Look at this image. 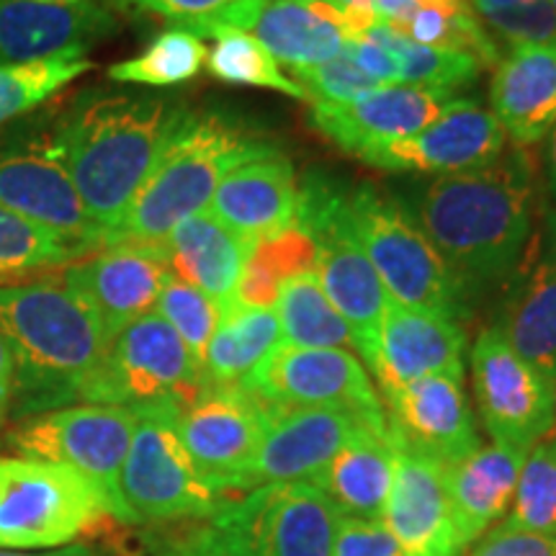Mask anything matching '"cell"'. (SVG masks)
Listing matches in <instances>:
<instances>
[{"label":"cell","mask_w":556,"mask_h":556,"mask_svg":"<svg viewBox=\"0 0 556 556\" xmlns=\"http://www.w3.org/2000/svg\"><path fill=\"white\" fill-rule=\"evenodd\" d=\"M536 189L533 152L513 144L490 165L430 180L417 225L462 287L505 283L536 227Z\"/></svg>","instance_id":"cell-1"},{"label":"cell","mask_w":556,"mask_h":556,"mask_svg":"<svg viewBox=\"0 0 556 556\" xmlns=\"http://www.w3.org/2000/svg\"><path fill=\"white\" fill-rule=\"evenodd\" d=\"M0 336L13 356V422L80 405L111 345L99 315L62 274L0 287Z\"/></svg>","instance_id":"cell-2"},{"label":"cell","mask_w":556,"mask_h":556,"mask_svg":"<svg viewBox=\"0 0 556 556\" xmlns=\"http://www.w3.org/2000/svg\"><path fill=\"white\" fill-rule=\"evenodd\" d=\"M184 114L157 96L88 90L62 116L52 148L109 240Z\"/></svg>","instance_id":"cell-3"},{"label":"cell","mask_w":556,"mask_h":556,"mask_svg":"<svg viewBox=\"0 0 556 556\" xmlns=\"http://www.w3.org/2000/svg\"><path fill=\"white\" fill-rule=\"evenodd\" d=\"M276 148L219 111H186L137 191L111 242L163 245L180 222L206 212L219 184L238 165Z\"/></svg>","instance_id":"cell-4"},{"label":"cell","mask_w":556,"mask_h":556,"mask_svg":"<svg viewBox=\"0 0 556 556\" xmlns=\"http://www.w3.org/2000/svg\"><path fill=\"white\" fill-rule=\"evenodd\" d=\"M343 212L353 240L394 304L451 319L464 315L467 302L462 281L397 201L387 199L374 186H356L345 189Z\"/></svg>","instance_id":"cell-5"},{"label":"cell","mask_w":556,"mask_h":556,"mask_svg":"<svg viewBox=\"0 0 556 556\" xmlns=\"http://www.w3.org/2000/svg\"><path fill=\"white\" fill-rule=\"evenodd\" d=\"M114 507L93 479L65 464L0 456V548L45 552L109 523Z\"/></svg>","instance_id":"cell-6"},{"label":"cell","mask_w":556,"mask_h":556,"mask_svg":"<svg viewBox=\"0 0 556 556\" xmlns=\"http://www.w3.org/2000/svg\"><path fill=\"white\" fill-rule=\"evenodd\" d=\"M343 193L345 189L330 178L309 176L299 186L294 227L304 229L315 242V276L319 287L345 319L356 340V351L371 368L381 319L392 299L345 225Z\"/></svg>","instance_id":"cell-7"},{"label":"cell","mask_w":556,"mask_h":556,"mask_svg":"<svg viewBox=\"0 0 556 556\" xmlns=\"http://www.w3.org/2000/svg\"><path fill=\"white\" fill-rule=\"evenodd\" d=\"M178 407L137 409L119 492L129 526H173L212 520L227 497L193 467L178 435Z\"/></svg>","instance_id":"cell-8"},{"label":"cell","mask_w":556,"mask_h":556,"mask_svg":"<svg viewBox=\"0 0 556 556\" xmlns=\"http://www.w3.org/2000/svg\"><path fill=\"white\" fill-rule=\"evenodd\" d=\"M204 368L157 312L135 319L111 340L96 377L83 392L88 405L184 409L204 389Z\"/></svg>","instance_id":"cell-9"},{"label":"cell","mask_w":556,"mask_h":556,"mask_svg":"<svg viewBox=\"0 0 556 556\" xmlns=\"http://www.w3.org/2000/svg\"><path fill=\"white\" fill-rule=\"evenodd\" d=\"M343 513L307 479L227 497L208 523L238 556H330Z\"/></svg>","instance_id":"cell-10"},{"label":"cell","mask_w":556,"mask_h":556,"mask_svg":"<svg viewBox=\"0 0 556 556\" xmlns=\"http://www.w3.org/2000/svg\"><path fill=\"white\" fill-rule=\"evenodd\" d=\"M137 413L116 405H70L13 422L5 443L21 458L65 464L106 492L114 518L129 526L119 477L135 435Z\"/></svg>","instance_id":"cell-11"},{"label":"cell","mask_w":556,"mask_h":556,"mask_svg":"<svg viewBox=\"0 0 556 556\" xmlns=\"http://www.w3.org/2000/svg\"><path fill=\"white\" fill-rule=\"evenodd\" d=\"M242 387L268 409H345L389 435L384 400L353 351L281 343Z\"/></svg>","instance_id":"cell-12"},{"label":"cell","mask_w":556,"mask_h":556,"mask_svg":"<svg viewBox=\"0 0 556 556\" xmlns=\"http://www.w3.org/2000/svg\"><path fill=\"white\" fill-rule=\"evenodd\" d=\"M471 387L492 443L528 454L556 428L554 384L513 351L497 328L471 345Z\"/></svg>","instance_id":"cell-13"},{"label":"cell","mask_w":556,"mask_h":556,"mask_svg":"<svg viewBox=\"0 0 556 556\" xmlns=\"http://www.w3.org/2000/svg\"><path fill=\"white\" fill-rule=\"evenodd\" d=\"M0 206L45 229L80 261L109 245V235L88 214L52 139L0 148Z\"/></svg>","instance_id":"cell-14"},{"label":"cell","mask_w":556,"mask_h":556,"mask_svg":"<svg viewBox=\"0 0 556 556\" xmlns=\"http://www.w3.org/2000/svg\"><path fill=\"white\" fill-rule=\"evenodd\" d=\"M270 409L242 384H204L178 415V435L193 467L222 497L240 495Z\"/></svg>","instance_id":"cell-15"},{"label":"cell","mask_w":556,"mask_h":556,"mask_svg":"<svg viewBox=\"0 0 556 556\" xmlns=\"http://www.w3.org/2000/svg\"><path fill=\"white\" fill-rule=\"evenodd\" d=\"M513 351L556 381V208H544L518 266L505 278L497 325Z\"/></svg>","instance_id":"cell-16"},{"label":"cell","mask_w":556,"mask_h":556,"mask_svg":"<svg viewBox=\"0 0 556 556\" xmlns=\"http://www.w3.org/2000/svg\"><path fill=\"white\" fill-rule=\"evenodd\" d=\"M389 438L397 448L448 464L482 446L464 379L433 374L384 394Z\"/></svg>","instance_id":"cell-17"},{"label":"cell","mask_w":556,"mask_h":556,"mask_svg":"<svg viewBox=\"0 0 556 556\" xmlns=\"http://www.w3.org/2000/svg\"><path fill=\"white\" fill-rule=\"evenodd\" d=\"M168 276L165 248L139 242H111L62 270L67 287L86 299L111 340L135 319L155 312Z\"/></svg>","instance_id":"cell-18"},{"label":"cell","mask_w":556,"mask_h":556,"mask_svg":"<svg viewBox=\"0 0 556 556\" xmlns=\"http://www.w3.org/2000/svg\"><path fill=\"white\" fill-rule=\"evenodd\" d=\"M507 148V137L492 111L469 99H454L433 124L413 137L366 150L358 160L381 170L462 173L482 168Z\"/></svg>","instance_id":"cell-19"},{"label":"cell","mask_w":556,"mask_h":556,"mask_svg":"<svg viewBox=\"0 0 556 556\" xmlns=\"http://www.w3.org/2000/svg\"><path fill=\"white\" fill-rule=\"evenodd\" d=\"M368 430L374 428L345 409H270L261 446L240 482V495L261 484L312 479L338 451Z\"/></svg>","instance_id":"cell-20"},{"label":"cell","mask_w":556,"mask_h":556,"mask_svg":"<svg viewBox=\"0 0 556 556\" xmlns=\"http://www.w3.org/2000/svg\"><path fill=\"white\" fill-rule=\"evenodd\" d=\"M454 93L394 83L348 103H312L309 124L340 150L361 157L379 144L413 137L433 124Z\"/></svg>","instance_id":"cell-21"},{"label":"cell","mask_w":556,"mask_h":556,"mask_svg":"<svg viewBox=\"0 0 556 556\" xmlns=\"http://www.w3.org/2000/svg\"><path fill=\"white\" fill-rule=\"evenodd\" d=\"M114 29L96 0H0V67L83 58Z\"/></svg>","instance_id":"cell-22"},{"label":"cell","mask_w":556,"mask_h":556,"mask_svg":"<svg viewBox=\"0 0 556 556\" xmlns=\"http://www.w3.org/2000/svg\"><path fill=\"white\" fill-rule=\"evenodd\" d=\"M464 353L467 332L456 319L389 302L371 371L377 374L381 394L433 374L464 379Z\"/></svg>","instance_id":"cell-23"},{"label":"cell","mask_w":556,"mask_h":556,"mask_svg":"<svg viewBox=\"0 0 556 556\" xmlns=\"http://www.w3.org/2000/svg\"><path fill=\"white\" fill-rule=\"evenodd\" d=\"M381 520L405 556H462L451 516L446 469L433 458L397 448L392 490Z\"/></svg>","instance_id":"cell-24"},{"label":"cell","mask_w":556,"mask_h":556,"mask_svg":"<svg viewBox=\"0 0 556 556\" xmlns=\"http://www.w3.org/2000/svg\"><path fill=\"white\" fill-rule=\"evenodd\" d=\"M296 204L294 165L276 150L227 173L206 212L250 245L294 227Z\"/></svg>","instance_id":"cell-25"},{"label":"cell","mask_w":556,"mask_h":556,"mask_svg":"<svg viewBox=\"0 0 556 556\" xmlns=\"http://www.w3.org/2000/svg\"><path fill=\"white\" fill-rule=\"evenodd\" d=\"M492 116L518 148H533L556 124V41L510 47L490 86Z\"/></svg>","instance_id":"cell-26"},{"label":"cell","mask_w":556,"mask_h":556,"mask_svg":"<svg viewBox=\"0 0 556 556\" xmlns=\"http://www.w3.org/2000/svg\"><path fill=\"white\" fill-rule=\"evenodd\" d=\"M523 458L518 451L490 443L443 467L462 554L510 513Z\"/></svg>","instance_id":"cell-27"},{"label":"cell","mask_w":556,"mask_h":556,"mask_svg":"<svg viewBox=\"0 0 556 556\" xmlns=\"http://www.w3.org/2000/svg\"><path fill=\"white\" fill-rule=\"evenodd\" d=\"M253 37L278 65L299 73L338 58L351 29L336 0H268L255 18Z\"/></svg>","instance_id":"cell-28"},{"label":"cell","mask_w":556,"mask_h":556,"mask_svg":"<svg viewBox=\"0 0 556 556\" xmlns=\"http://www.w3.org/2000/svg\"><path fill=\"white\" fill-rule=\"evenodd\" d=\"M170 274L204 291L227 312L235 304L248 242L232 235L208 212L184 219L163 242Z\"/></svg>","instance_id":"cell-29"},{"label":"cell","mask_w":556,"mask_h":556,"mask_svg":"<svg viewBox=\"0 0 556 556\" xmlns=\"http://www.w3.org/2000/svg\"><path fill=\"white\" fill-rule=\"evenodd\" d=\"M392 438L374 430L353 438L336 458L307 479L343 516L381 520L394 477Z\"/></svg>","instance_id":"cell-30"},{"label":"cell","mask_w":556,"mask_h":556,"mask_svg":"<svg viewBox=\"0 0 556 556\" xmlns=\"http://www.w3.org/2000/svg\"><path fill=\"white\" fill-rule=\"evenodd\" d=\"M281 345V325L274 309L232 304L222 312L219 328L204 356L206 384H242Z\"/></svg>","instance_id":"cell-31"},{"label":"cell","mask_w":556,"mask_h":556,"mask_svg":"<svg viewBox=\"0 0 556 556\" xmlns=\"http://www.w3.org/2000/svg\"><path fill=\"white\" fill-rule=\"evenodd\" d=\"M315 242L299 227L250 242L235 304L248 309H274L278 291L289 278L315 270Z\"/></svg>","instance_id":"cell-32"},{"label":"cell","mask_w":556,"mask_h":556,"mask_svg":"<svg viewBox=\"0 0 556 556\" xmlns=\"http://www.w3.org/2000/svg\"><path fill=\"white\" fill-rule=\"evenodd\" d=\"M276 317L281 343L299 348H356L351 328L319 287L315 270L289 278L278 291Z\"/></svg>","instance_id":"cell-33"},{"label":"cell","mask_w":556,"mask_h":556,"mask_svg":"<svg viewBox=\"0 0 556 556\" xmlns=\"http://www.w3.org/2000/svg\"><path fill=\"white\" fill-rule=\"evenodd\" d=\"M366 37L392 52L400 65V83H407V86H426L454 93L458 88L471 86L482 73V65L467 54L417 45L407 34L392 29L384 21L371 26Z\"/></svg>","instance_id":"cell-34"},{"label":"cell","mask_w":556,"mask_h":556,"mask_svg":"<svg viewBox=\"0 0 556 556\" xmlns=\"http://www.w3.org/2000/svg\"><path fill=\"white\" fill-rule=\"evenodd\" d=\"M405 34L417 45L467 54L482 67H497L500 60H503L495 39L484 29L482 18L471 11L467 0L417 9L415 16L409 18Z\"/></svg>","instance_id":"cell-35"},{"label":"cell","mask_w":556,"mask_h":556,"mask_svg":"<svg viewBox=\"0 0 556 556\" xmlns=\"http://www.w3.org/2000/svg\"><path fill=\"white\" fill-rule=\"evenodd\" d=\"M206 58V45L197 34L173 26L160 34L142 54L111 65L109 78L116 83H135V86L168 88L197 78Z\"/></svg>","instance_id":"cell-36"},{"label":"cell","mask_w":556,"mask_h":556,"mask_svg":"<svg viewBox=\"0 0 556 556\" xmlns=\"http://www.w3.org/2000/svg\"><path fill=\"white\" fill-rule=\"evenodd\" d=\"M214 39H217V45L208 52L206 65L208 73L217 80L232 83V86L278 90V93H287L291 99L309 101L304 88L283 73L274 54L253 34L229 29L217 34Z\"/></svg>","instance_id":"cell-37"},{"label":"cell","mask_w":556,"mask_h":556,"mask_svg":"<svg viewBox=\"0 0 556 556\" xmlns=\"http://www.w3.org/2000/svg\"><path fill=\"white\" fill-rule=\"evenodd\" d=\"M80 258L45 229L29 225L18 214L0 206V287L29 276L62 274Z\"/></svg>","instance_id":"cell-38"},{"label":"cell","mask_w":556,"mask_h":556,"mask_svg":"<svg viewBox=\"0 0 556 556\" xmlns=\"http://www.w3.org/2000/svg\"><path fill=\"white\" fill-rule=\"evenodd\" d=\"M93 67L86 58H47L0 67V127L29 114Z\"/></svg>","instance_id":"cell-39"},{"label":"cell","mask_w":556,"mask_h":556,"mask_svg":"<svg viewBox=\"0 0 556 556\" xmlns=\"http://www.w3.org/2000/svg\"><path fill=\"white\" fill-rule=\"evenodd\" d=\"M503 526L556 536V428L526 454Z\"/></svg>","instance_id":"cell-40"},{"label":"cell","mask_w":556,"mask_h":556,"mask_svg":"<svg viewBox=\"0 0 556 556\" xmlns=\"http://www.w3.org/2000/svg\"><path fill=\"white\" fill-rule=\"evenodd\" d=\"M137 9L173 21L178 29L197 37H217L222 31L253 29L268 0H127Z\"/></svg>","instance_id":"cell-41"},{"label":"cell","mask_w":556,"mask_h":556,"mask_svg":"<svg viewBox=\"0 0 556 556\" xmlns=\"http://www.w3.org/2000/svg\"><path fill=\"white\" fill-rule=\"evenodd\" d=\"M155 312L178 332V338L189 348L191 356L204 368L206 348L212 343L222 319L219 304L208 299L204 291L170 274L165 278L163 291H160Z\"/></svg>","instance_id":"cell-42"},{"label":"cell","mask_w":556,"mask_h":556,"mask_svg":"<svg viewBox=\"0 0 556 556\" xmlns=\"http://www.w3.org/2000/svg\"><path fill=\"white\" fill-rule=\"evenodd\" d=\"M294 75V80L304 88L312 103H348L371 93V90L384 88L371 75H366L345 52L323 62V65L299 70Z\"/></svg>","instance_id":"cell-43"},{"label":"cell","mask_w":556,"mask_h":556,"mask_svg":"<svg viewBox=\"0 0 556 556\" xmlns=\"http://www.w3.org/2000/svg\"><path fill=\"white\" fill-rule=\"evenodd\" d=\"M482 24L510 47L552 45L556 41V5L552 0H531L516 9L482 16Z\"/></svg>","instance_id":"cell-44"},{"label":"cell","mask_w":556,"mask_h":556,"mask_svg":"<svg viewBox=\"0 0 556 556\" xmlns=\"http://www.w3.org/2000/svg\"><path fill=\"white\" fill-rule=\"evenodd\" d=\"M330 556H405L384 520L343 516Z\"/></svg>","instance_id":"cell-45"},{"label":"cell","mask_w":556,"mask_h":556,"mask_svg":"<svg viewBox=\"0 0 556 556\" xmlns=\"http://www.w3.org/2000/svg\"><path fill=\"white\" fill-rule=\"evenodd\" d=\"M462 556H556V536L497 523Z\"/></svg>","instance_id":"cell-46"},{"label":"cell","mask_w":556,"mask_h":556,"mask_svg":"<svg viewBox=\"0 0 556 556\" xmlns=\"http://www.w3.org/2000/svg\"><path fill=\"white\" fill-rule=\"evenodd\" d=\"M142 556H238L229 548L214 526L193 523L184 533L168 539H150L142 546Z\"/></svg>","instance_id":"cell-47"},{"label":"cell","mask_w":556,"mask_h":556,"mask_svg":"<svg viewBox=\"0 0 556 556\" xmlns=\"http://www.w3.org/2000/svg\"><path fill=\"white\" fill-rule=\"evenodd\" d=\"M343 52L356 62L366 75H371L374 80H379L381 86H394V83H400L397 60L392 58V52L377 45V41L368 39L366 34L348 39Z\"/></svg>","instance_id":"cell-48"},{"label":"cell","mask_w":556,"mask_h":556,"mask_svg":"<svg viewBox=\"0 0 556 556\" xmlns=\"http://www.w3.org/2000/svg\"><path fill=\"white\" fill-rule=\"evenodd\" d=\"M0 556H142V548H131L122 541H75V544L60 548H45V552H3Z\"/></svg>","instance_id":"cell-49"},{"label":"cell","mask_w":556,"mask_h":556,"mask_svg":"<svg viewBox=\"0 0 556 556\" xmlns=\"http://www.w3.org/2000/svg\"><path fill=\"white\" fill-rule=\"evenodd\" d=\"M336 3L340 5V11H343L348 29H351V37L366 34L371 26L379 24L374 0H336Z\"/></svg>","instance_id":"cell-50"},{"label":"cell","mask_w":556,"mask_h":556,"mask_svg":"<svg viewBox=\"0 0 556 556\" xmlns=\"http://www.w3.org/2000/svg\"><path fill=\"white\" fill-rule=\"evenodd\" d=\"M374 9H377L379 21H384L392 29L405 34L409 18L415 16L417 5L415 0H374Z\"/></svg>","instance_id":"cell-51"},{"label":"cell","mask_w":556,"mask_h":556,"mask_svg":"<svg viewBox=\"0 0 556 556\" xmlns=\"http://www.w3.org/2000/svg\"><path fill=\"white\" fill-rule=\"evenodd\" d=\"M11 394H13V356L5 338L0 336V428L9 420L11 409Z\"/></svg>","instance_id":"cell-52"},{"label":"cell","mask_w":556,"mask_h":556,"mask_svg":"<svg viewBox=\"0 0 556 556\" xmlns=\"http://www.w3.org/2000/svg\"><path fill=\"white\" fill-rule=\"evenodd\" d=\"M544 165H546V189H548V199L556 208V124L554 129L548 131L546 137V155H544Z\"/></svg>","instance_id":"cell-53"},{"label":"cell","mask_w":556,"mask_h":556,"mask_svg":"<svg viewBox=\"0 0 556 556\" xmlns=\"http://www.w3.org/2000/svg\"><path fill=\"white\" fill-rule=\"evenodd\" d=\"M467 3L471 5V11H475L477 16L482 18V16H490V13L507 11V9H516V5L531 3V0H467Z\"/></svg>","instance_id":"cell-54"},{"label":"cell","mask_w":556,"mask_h":556,"mask_svg":"<svg viewBox=\"0 0 556 556\" xmlns=\"http://www.w3.org/2000/svg\"><path fill=\"white\" fill-rule=\"evenodd\" d=\"M448 3H458V0H415L417 9H426V5H448Z\"/></svg>","instance_id":"cell-55"},{"label":"cell","mask_w":556,"mask_h":556,"mask_svg":"<svg viewBox=\"0 0 556 556\" xmlns=\"http://www.w3.org/2000/svg\"><path fill=\"white\" fill-rule=\"evenodd\" d=\"M554 409H556V381H554Z\"/></svg>","instance_id":"cell-56"},{"label":"cell","mask_w":556,"mask_h":556,"mask_svg":"<svg viewBox=\"0 0 556 556\" xmlns=\"http://www.w3.org/2000/svg\"><path fill=\"white\" fill-rule=\"evenodd\" d=\"M552 3H554V5H556V0H552Z\"/></svg>","instance_id":"cell-57"},{"label":"cell","mask_w":556,"mask_h":556,"mask_svg":"<svg viewBox=\"0 0 556 556\" xmlns=\"http://www.w3.org/2000/svg\"><path fill=\"white\" fill-rule=\"evenodd\" d=\"M122 3H124V0H122Z\"/></svg>","instance_id":"cell-58"}]
</instances>
